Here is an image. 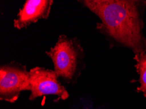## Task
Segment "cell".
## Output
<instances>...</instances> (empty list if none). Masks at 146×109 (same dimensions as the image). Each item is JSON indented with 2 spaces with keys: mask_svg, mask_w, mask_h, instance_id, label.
<instances>
[{
  "mask_svg": "<svg viewBox=\"0 0 146 109\" xmlns=\"http://www.w3.org/2000/svg\"><path fill=\"white\" fill-rule=\"evenodd\" d=\"M82 4L98 17L96 28L110 42L125 46L134 54L146 51L143 32L144 0H83Z\"/></svg>",
  "mask_w": 146,
  "mask_h": 109,
  "instance_id": "cell-1",
  "label": "cell"
},
{
  "mask_svg": "<svg viewBox=\"0 0 146 109\" xmlns=\"http://www.w3.org/2000/svg\"><path fill=\"white\" fill-rule=\"evenodd\" d=\"M46 54L52 59L58 78L67 83H76L85 67V53L78 39L60 35L54 47Z\"/></svg>",
  "mask_w": 146,
  "mask_h": 109,
  "instance_id": "cell-2",
  "label": "cell"
},
{
  "mask_svg": "<svg viewBox=\"0 0 146 109\" xmlns=\"http://www.w3.org/2000/svg\"><path fill=\"white\" fill-rule=\"evenodd\" d=\"M30 71L17 62L3 65L0 67V99L15 103L23 91H30Z\"/></svg>",
  "mask_w": 146,
  "mask_h": 109,
  "instance_id": "cell-3",
  "label": "cell"
},
{
  "mask_svg": "<svg viewBox=\"0 0 146 109\" xmlns=\"http://www.w3.org/2000/svg\"><path fill=\"white\" fill-rule=\"evenodd\" d=\"M30 76L31 94L29 99L31 101L48 95H56L62 100L69 97V93L58 81L54 70L35 67L30 69Z\"/></svg>",
  "mask_w": 146,
  "mask_h": 109,
  "instance_id": "cell-4",
  "label": "cell"
},
{
  "mask_svg": "<svg viewBox=\"0 0 146 109\" xmlns=\"http://www.w3.org/2000/svg\"><path fill=\"white\" fill-rule=\"evenodd\" d=\"M52 0H27L13 21L17 30L26 28L39 20L47 19L53 4Z\"/></svg>",
  "mask_w": 146,
  "mask_h": 109,
  "instance_id": "cell-5",
  "label": "cell"
},
{
  "mask_svg": "<svg viewBox=\"0 0 146 109\" xmlns=\"http://www.w3.org/2000/svg\"><path fill=\"white\" fill-rule=\"evenodd\" d=\"M134 59L136 61L135 68L139 75L138 82L140 86L136 88L138 92H142L146 97V51L134 54Z\"/></svg>",
  "mask_w": 146,
  "mask_h": 109,
  "instance_id": "cell-6",
  "label": "cell"
}]
</instances>
